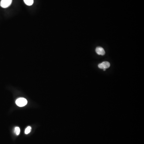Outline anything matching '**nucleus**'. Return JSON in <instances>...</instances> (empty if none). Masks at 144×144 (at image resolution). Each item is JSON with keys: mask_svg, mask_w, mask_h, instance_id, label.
<instances>
[{"mask_svg": "<svg viewBox=\"0 0 144 144\" xmlns=\"http://www.w3.org/2000/svg\"><path fill=\"white\" fill-rule=\"evenodd\" d=\"M12 3V0H1L0 3L1 7L6 8L10 6Z\"/></svg>", "mask_w": 144, "mask_h": 144, "instance_id": "obj_2", "label": "nucleus"}, {"mask_svg": "<svg viewBox=\"0 0 144 144\" xmlns=\"http://www.w3.org/2000/svg\"><path fill=\"white\" fill-rule=\"evenodd\" d=\"M24 1L28 6H31L34 3V0H24Z\"/></svg>", "mask_w": 144, "mask_h": 144, "instance_id": "obj_5", "label": "nucleus"}, {"mask_svg": "<svg viewBox=\"0 0 144 144\" xmlns=\"http://www.w3.org/2000/svg\"><path fill=\"white\" fill-rule=\"evenodd\" d=\"M14 133L17 135H19L20 133V129L19 127H16L14 129Z\"/></svg>", "mask_w": 144, "mask_h": 144, "instance_id": "obj_6", "label": "nucleus"}, {"mask_svg": "<svg viewBox=\"0 0 144 144\" xmlns=\"http://www.w3.org/2000/svg\"><path fill=\"white\" fill-rule=\"evenodd\" d=\"M96 52L97 54L101 55H104L105 53V51L101 47H97L96 48Z\"/></svg>", "mask_w": 144, "mask_h": 144, "instance_id": "obj_4", "label": "nucleus"}, {"mask_svg": "<svg viewBox=\"0 0 144 144\" xmlns=\"http://www.w3.org/2000/svg\"><path fill=\"white\" fill-rule=\"evenodd\" d=\"M31 128L30 126H29L27 127L25 130V133L26 134H28L31 131Z\"/></svg>", "mask_w": 144, "mask_h": 144, "instance_id": "obj_7", "label": "nucleus"}, {"mask_svg": "<svg viewBox=\"0 0 144 144\" xmlns=\"http://www.w3.org/2000/svg\"><path fill=\"white\" fill-rule=\"evenodd\" d=\"M110 64L109 62L107 61L102 62V63H100L98 65L99 68L101 69H106L109 68L110 67Z\"/></svg>", "mask_w": 144, "mask_h": 144, "instance_id": "obj_3", "label": "nucleus"}, {"mask_svg": "<svg viewBox=\"0 0 144 144\" xmlns=\"http://www.w3.org/2000/svg\"><path fill=\"white\" fill-rule=\"evenodd\" d=\"M16 103L17 105L20 107H23L27 105V101L26 99L24 98H20L17 99L16 101Z\"/></svg>", "mask_w": 144, "mask_h": 144, "instance_id": "obj_1", "label": "nucleus"}]
</instances>
